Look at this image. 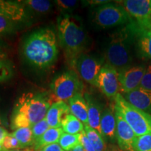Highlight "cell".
<instances>
[{
    "mask_svg": "<svg viewBox=\"0 0 151 151\" xmlns=\"http://www.w3.org/2000/svg\"><path fill=\"white\" fill-rule=\"evenodd\" d=\"M23 55L29 65L38 69L53 65L58 55V43L55 32L43 28L32 33L24 41Z\"/></svg>",
    "mask_w": 151,
    "mask_h": 151,
    "instance_id": "obj_1",
    "label": "cell"
},
{
    "mask_svg": "<svg viewBox=\"0 0 151 151\" xmlns=\"http://www.w3.org/2000/svg\"><path fill=\"white\" fill-rule=\"evenodd\" d=\"M52 95L47 92H27L17 101L11 117V129L32 127L46 118L52 104Z\"/></svg>",
    "mask_w": 151,
    "mask_h": 151,
    "instance_id": "obj_2",
    "label": "cell"
},
{
    "mask_svg": "<svg viewBox=\"0 0 151 151\" xmlns=\"http://www.w3.org/2000/svg\"><path fill=\"white\" fill-rule=\"evenodd\" d=\"M58 32L60 45L73 70L77 59L84 53L88 46V36L82 26L68 15L58 18Z\"/></svg>",
    "mask_w": 151,
    "mask_h": 151,
    "instance_id": "obj_3",
    "label": "cell"
},
{
    "mask_svg": "<svg viewBox=\"0 0 151 151\" xmlns=\"http://www.w3.org/2000/svg\"><path fill=\"white\" fill-rule=\"evenodd\" d=\"M134 46V37L131 23L129 22L111 35L106 47L105 63L112 66L118 72L130 67L133 62Z\"/></svg>",
    "mask_w": 151,
    "mask_h": 151,
    "instance_id": "obj_4",
    "label": "cell"
},
{
    "mask_svg": "<svg viewBox=\"0 0 151 151\" xmlns=\"http://www.w3.org/2000/svg\"><path fill=\"white\" fill-rule=\"evenodd\" d=\"M115 109L130 126L136 137L151 133V115L127 102L121 94L115 98Z\"/></svg>",
    "mask_w": 151,
    "mask_h": 151,
    "instance_id": "obj_5",
    "label": "cell"
},
{
    "mask_svg": "<svg viewBox=\"0 0 151 151\" xmlns=\"http://www.w3.org/2000/svg\"><path fill=\"white\" fill-rule=\"evenodd\" d=\"M94 21L99 27L111 28L127 24L132 21L131 17L121 5L105 3L94 11Z\"/></svg>",
    "mask_w": 151,
    "mask_h": 151,
    "instance_id": "obj_6",
    "label": "cell"
},
{
    "mask_svg": "<svg viewBox=\"0 0 151 151\" xmlns=\"http://www.w3.org/2000/svg\"><path fill=\"white\" fill-rule=\"evenodd\" d=\"M50 89L58 101H69L76 94L81 93L83 83L78 75L73 70L64 72L52 81Z\"/></svg>",
    "mask_w": 151,
    "mask_h": 151,
    "instance_id": "obj_7",
    "label": "cell"
},
{
    "mask_svg": "<svg viewBox=\"0 0 151 151\" xmlns=\"http://www.w3.org/2000/svg\"><path fill=\"white\" fill-rule=\"evenodd\" d=\"M104 65L103 59L83 53L77 59L73 70L86 82L97 87L98 76Z\"/></svg>",
    "mask_w": 151,
    "mask_h": 151,
    "instance_id": "obj_8",
    "label": "cell"
},
{
    "mask_svg": "<svg viewBox=\"0 0 151 151\" xmlns=\"http://www.w3.org/2000/svg\"><path fill=\"white\" fill-rule=\"evenodd\" d=\"M97 88L106 97L115 99L120 90L118 71L112 66L105 63L98 76Z\"/></svg>",
    "mask_w": 151,
    "mask_h": 151,
    "instance_id": "obj_9",
    "label": "cell"
},
{
    "mask_svg": "<svg viewBox=\"0 0 151 151\" xmlns=\"http://www.w3.org/2000/svg\"><path fill=\"white\" fill-rule=\"evenodd\" d=\"M134 37V47L139 57L151 60V23L139 24L133 20L130 22Z\"/></svg>",
    "mask_w": 151,
    "mask_h": 151,
    "instance_id": "obj_10",
    "label": "cell"
},
{
    "mask_svg": "<svg viewBox=\"0 0 151 151\" xmlns=\"http://www.w3.org/2000/svg\"><path fill=\"white\" fill-rule=\"evenodd\" d=\"M120 2L132 20L137 24L151 23L150 0H125Z\"/></svg>",
    "mask_w": 151,
    "mask_h": 151,
    "instance_id": "obj_11",
    "label": "cell"
},
{
    "mask_svg": "<svg viewBox=\"0 0 151 151\" xmlns=\"http://www.w3.org/2000/svg\"><path fill=\"white\" fill-rule=\"evenodd\" d=\"M146 66L130 67L119 72L120 92L122 94L128 93L139 88L145 71Z\"/></svg>",
    "mask_w": 151,
    "mask_h": 151,
    "instance_id": "obj_12",
    "label": "cell"
},
{
    "mask_svg": "<svg viewBox=\"0 0 151 151\" xmlns=\"http://www.w3.org/2000/svg\"><path fill=\"white\" fill-rule=\"evenodd\" d=\"M116 110V109H115ZM116 139L118 146L123 151H134V143L136 139L134 132L130 126L116 111Z\"/></svg>",
    "mask_w": 151,
    "mask_h": 151,
    "instance_id": "obj_13",
    "label": "cell"
},
{
    "mask_svg": "<svg viewBox=\"0 0 151 151\" xmlns=\"http://www.w3.org/2000/svg\"><path fill=\"white\" fill-rule=\"evenodd\" d=\"M122 95L133 106L148 113H151V90L138 88Z\"/></svg>",
    "mask_w": 151,
    "mask_h": 151,
    "instance_id": "obj_14",
    "label": "cell"
},
{
    "mask_svg": "<svg viewBox=\"0 0 151 151\" xmlns=\"http://www.w3.org/2000/svg\"><path fill=\"white\" fill-rule=\"evenodd\" d=\"M0 16L16 22L25 20L27 14L24 5L20 1L0 0Z\"/></svg>",
    "mask_w": 151,
    "mask_h": 151,
    "instance_id": "obj_15",
    "label": "cell"
},
{
    "mask_svg": "<svg viewBox=\"0 0 151 151\" xmlns=\"http://www.w3.org/2000/svg\"><path fill=\"white\" fill-rule=\"evenodd\" d=\"M101 135L104 139L114 141L116 139V118L115 106H111L103 111L101 118Z\"/></svg>",
    "mask_w": 151,
    "mask_h": 151,
    "instance_id": "obj_16",
    "label": "cell"
},
{
    "mask_svg": "<svg viewBox=\"0 0 151 151\" xmlns=\"http://www.w3.org/2000/svg\"><path fill=\"white\" fill-rule=\"evenodd\" d=\"M70 112L69 105L64 101H58L50 106L46 119L50 128H62V122Z\"/></svg>",
    "mask_w": 151,
    "mask_h": 151,
    "instance_id": "obj_17",
    "label": "cell"
},
{
    "mask_svg": "<svg viewBox=\"0 0 151 151\" xmlns=\"http://www.w3.org/2000/svg\"><path fill=\"white\" fill-rule=\"evenodd\" d=\"M84 98L88 105V125L101 135V118L103 111L101 105L90 94H85Z\"/></svg>",
    "mask_w": 151,
    "mask_h": 151,
    "instance_id": "obj_18",
    "label": "cell"
},
{
    "mask_svg": "<svg viewBox=\"0 0 151 151\" xmlns=\"http://www.w3.org/2000/svg\"><path fill=\"white\" fill-rule=\"evenodd\" d=\"M69 107L73 116L84 124L88 125V105L82 94L78 93L69 100Z\"/></svg>",
    "mask_w": 151,
    "mask_h": 151,
    "instance_id": "obj_19",
    "label": "cell"
},
{
    "mask_svg": "<svg viewBox=\"0 0 151 151\" xmlns=\"http://www.w3.org/2000/svg\"><path fill=\"white\" fill-rule=\"evenodd\" d=\"M63 133L62 128H50L39 139L35 141L32 150H39L48 145L58 143Z\"/></svg>",
    "mask_w": 151,
    "mask_h": 151,
    "instance_id": "obj_20",
    "label": "cell"
},
{
    "mask_svg": "<svg viewBox=\"0 0 151 151\" xmlns=\"http://www.w3.org/2000/svg\"><path fill=\"white\" fill-rule=\"evenodd\" d=\"M62 129L69 134H78L84 131L85 126L78 118L71 113L65 117L62 122Z\"/></svg>",
    "mask_w": 151,
    "mask_h": 151,
    "instance_id": "obj_21",
    "label": "cell"
},
{
    "mask_svg": "<svg viewBox=\"0 0 151 151\" xmlns=\"http://www.w3.org/2000/svg\"><path fill=\"white\" fill-rule=\"evenodd\" d=\"M84 131L86 132L87 137L89 139L90 143H92L96 151L107 150V146L104 139L99 133H98L96 130L90 127L89 125L85 126Z\"/></svg>",
    "mask_w": 151,
    "mask_h": 151,
    "instance_id": "obj_22",
    "label": "cell"
},
{
    "mask_svg": "<svg viewBox=\"0 0 151 151\" xmlns=\"http://www.w3.org/2000/svg\"><path fill=\"white\" fill-rule=\"evenodd\" d=\"M13 135L18 139L22 148L33 146L35 139L31 127H22L14 130Z\"/></svg>",
    "mask_w": 151,
    "mask_h": 151,
    "instance_id": "obj_23",
    "label": "cell"
},
{
    "mask_svg": "<svg viewBox=\"0 0 151 151\" xmlns=\"http://www.w3.org/2000/svg\"><path fill=\"white\" fill-rule=\"evenodd\" d=\"M58 143L64 151H69L80 144V134H62Z\"/></svg>",
    "mask_w": 151,
    "mask_h": 151,
    "instance_id": "obj_24",
    "label": "cell"
},
{
    "mask_svg": "<svg viewBox=\"0 0 151 151\" xmlns=\"http://www.w3.org/2000/svg\"><path fill=\"white\" fill-rule=\"evenodd\" d=\"M134 148V151H151V133L136 137Z\"/></svg>",
    "mask_w": 151,
    "mask_h": 151,
    "instance_id": "obj_25",
    "label": "cell"
},
{
    "mask_svg": "<svg viewBox=\"0 0 151 151\" xmlns=\"http://www.w3.org/2000/svg\"><path fill=\"white\" fill-rule=\"evenodd\" d=\"M23 2L24 4L39 13L46 12L51 7V3L45 0H27Z\"/></svg>",
    "mask_w": 151,
    "mask_h": 151,
    "instance_id": "obj_26",
    "label": "cell"
},
{
    "mask_svg": "<svg viewBox=\"0 0 151 151\" xmlns=\"http://www.w3.org/2000/svg\"><path fill=\"white\" fill-rule=\"evenodd\" d=\"M50 126L47 122L46 118L41 120L40 122H37L35 125L32 127V131L33 137L35 141H37L38 139H39L43 134L46 132L48 129H50Z\"/></svg>",
    "mask_w": 151,
    "mask_h": 151,
    "instance_id": "obj_27",
    "label": "cell"
},
{
    "mask_svg": "<svg viewBox=\"0 0 151 151\" xmlns=\"http://www.w3.org/2000/svg\"><path fill=\"white\" fill-rule=\"evenodd\" d=\"M14 75V69L8 61L0 62V83L10 79Z\"/></svg>",
    "mask_w": 151,
    "mask_h": 151,
    "instance_id": "obj_28",
    "label": "cell"
},
{
    "mask_svg": "<svg viewBox=\"0 0 151 151\" xmlns=\"http://www.w3.org/2000/svg\"><path fill=\"white\" fill-rule=\"evenodd\" d=\"M2 147L4 150H16L22 148L18 139L13 135V134H8L6 136L2 142Z\"/></svg>",
    "mask_w": 151,
    "mask_h": 151,
    "instance_id": "obj_29",
    "label": "cell"
},
{
    "mask_svg": "<svg viewBox=\"0 0 151 151\" xmlns=\"http://www.w3.org/2000/svg\"><path fill=\"white\" fill-rule=\"evenodd\" d=\"M16 22L5 17L0 16V35H6L14 31Z\"/></svg>",
    "mask_w": 151,
    "mask_h": 151,
    "instance_id": "obj_30",
    "label": "cell"
},
{
    "mask_svg": "<svg viewBox=\"0 0 151 151\" xmlns=\"http://www.w3.org/2000/svg\"><path fill=\"white\" fill-rule=\"evenodd\" d=\"M139 88L148 90H151V65L146 67Z\"/></svg>",
    "mask_w": 151,
    "mask_h": 151,
    "instance_id": "obj_31",
    "label": "cell"
},
{
    "mask_svg": "<svg viewBox=\"0 0 151 151\" xmlns=\"http://www.w3.org/2000/svg\"><path fill=\"white\" fill-rule=\"evenodd\" d=\"M80 143L83 146L86 151H96L89 139L87 137L85 131L80 134Z\"/></svg>",
    "mask_w": 151,
    "mask_h": 151,
    "instance_id": "obj_32",
    "label": "cell"
},
{
    "mask_svg": "<svg viewBox=\"0 0 151 151\" xmlns=\"http://www.w3.org/2000/svg\"><path fill=\"white\" fill-rule=\"evenodd\" d=\"M56 4L59 6L60 9L63 10H68L71 9L75 6L77 4V1L75 0H58L56 1Z\"/></svg>",
    "mask_w": 151,
    "mask_h": 151,
    "instance_id": "obj_33",
    "label": "cell"
},
{
    "mask_svg": "<svg viewBox=\"0 0 151 151\" xmlns=\"http://www.w3.org/2000/svg\"><path fill=\"white\" fill-rule=\"evenodd\" d=\"M27 150L28 151H63L58 143L48 145V146L43 147V148L39 149V150H29L28 148H27Z\"/></svg>",
    "mask_w": 151,
    "mask_h": 151,
    "instance_id": "obj_34",
    "label": "cell"
},
{
    "mask_svg": "<svg viewBox=\"0 0 151 151\" xmlns=\"http://www.w3.org/2000/svg\"><path fill=\"white\" fill-rule=\"evenodd\" d=\"M9 134V132L6 130L4 128L1 127V125H0V143H1V145H2V142L4 141V138L6 136Z\"/></svg>",
    "mask_w": 151,
    "mask_h": 151,
    "instance_id": "obj_35",
    "label": "cell"
},
{
    "mask_svg": "<svg viewBox=\"0 0 151 151\" xmlns=\"http://www.w3.org/2000/svg\"><path fill=\"white\" fill-rule=\"evenodd\" d=\"M106 151H123L121 150L119 146H117L114 144H111L107 147V150Z\"/></svg>",
    "mask_w": 151,
    "mask_h": 151,
    "instance_id": "obj_36",
    "label": "cell"
},
{
    "mask_svg": "<svg viewBox=\"0 0 151 151\" xmlns=\"http://www.w3.org/2000/svg\"><path fill=\"white\" fill-rule=\"evenodd\" d=\"M69 151H86V150H85L83 146L80 143V144H78V146H76L75 148L71 149V150Z\"/></svg>",
    "mask_w": 151,
    "mask_h": 151,
    "instance_id": "obj_37",
    "label": "cell"
},
{
    "mask_svg": "<svg viewBox=\"0 0 151 151\" xmlns=\"http://www.w3.org/2000/svg\"><path fill=\"white\" fill-rule=\"evenodd\" d=\"M7 122L6 120H5V118H4L2 115L0 113V125H6Z\"/></svg>",
    "mask_w": 151,
    "mask_h": 151,
    "instance_id": "obj_38",
    "label": "cell"
},
{
    "mask_svg": "<svg viewBox=\"0 0 151 151\" xmlns=\"http://www.w3.org/2000/svg\"><path fill=\"white\" fill-rule=\"evenodd\" d=\"M6 58V54L4 53V52L0 51V62L5 61Z\"/></svg>",
    "mask_w": 151,
    "mask_h": 151,
    "instance_id": "obj_39",
    "label": "cell"
},
{
    "mask_svg": "<svg viewBox=\"0 0 151 151\" xmlns=\"http://www.w3.org/2000/svg\"><path fill=\"white\" fill-rule=\"evenodd\" d=\"M4 151H28L27 150V148L24 149V150H21V149H16V150H4Z\"/></svg>",
    "mask_w": 151,
    "mask_h": 151,
    "instance_id": "obj_40",
    "label": "cell"
},
{
    "mask_svg": "<svg viewBox=\"0 0 151 151\" xmlns=\"http://www.w3.org/2000/svg\"><path fill=\"white\" fill-rule=\"evenodd\" d=\"M0 144H1V143H0Z\"/></svg>",
    "mask_w": 151,
    "mask_h": 151,
    "instance_id": "obj_41",
    "label": "cell"
},
{
    "mask_svg": "<svg viewBox=\"0 0 151 151\" xmlns=\"http://www.w3.org/2000/svg\"><path fill=\"white\" fill-rule=\"evenodd\" d=\"M63 151H64V150H63Z\"/></svg>",
    "mask_w": 151,
    "mask_h": 151,
    "instance_id": "obj_42",
    "label": "cell"
}]
</instances>
